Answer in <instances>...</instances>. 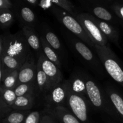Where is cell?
<instances>
[{
  "mask_svg": "<svg viewBox=\"0 0 123 123\" xmlns=\"http://www.w3.org/2000/svg\"><path fill=\"white\" fill-rule=\"evenodd\" d=\"M50 12L64 26L65 28L80 38L90 48L92 49L94 48L95 45L76 18L56 6L50 11Z\"/></svg>",
  "mask_w": 123,
  "mask_h": 123,
  "instance_id": "cell-4",
  "label": "cell"
},
{
  "mask_svg": "<svg viewBox=\"0 0 123 123\" xmlns=\"http://www.w3.org/2000/svg\"><path fill=\"white\" fill-rule=\"evenodd\" d=\"M37 70V61L36 62L34 52H32L28 58L19 70L18 85L36 82Z\"/></svg>",
  "mask_w": 123,
  "mask_h": 123,
  "instance_id": "cell-13",
  "label": "cell"
},
{
  "mask_svg": "<svg viewBox=\"0 0 123 123\" xmlns=\"http://www.w3.org/2000/svg\"><path fill=\"white\" fill-rule=\"evenodd\" d=\"M85 72V70L84 68L76 67L71 72L67 81L70 88L73 92L87 98Z\"/></svg>",
  "mask_w": 123,
  "mask_h": 123,
  "instance_id": "cell-12",
  "label": "cell"
},
{
  "mask_svg": "<svg viewBox=\"0 0 123 123\" xmlns=\"http://www.w3.org/2000/svg\"><path fill=\"white\" fill-rule=\"evenodd\" d=\"M12 106L4 102L2 98L0 97V117L1 120H2L6 117L8 116L13 111Z\"/></svg>",
  "mask_w": 123,
  "mask_h": 123,
  "instance_id": "cell-29",
  "label": "cell"
},
{
  "mask_svg": "<svg viewBox=\"0 0 123 123\" xmlns=\"http://www.w3.org/2000/svg\"><path fill=\"white\" fill-rule=\"evenodd\" d=\"M39 36L40 38L41 45H42V49L43 52V54L49 61L56 65L60 69H61L63 66H62L60 56L56 54V52L50 46V45L46 41L44 37L40 34Z\"/></svg>",
  "mask_w": 123,
  "mask_h": 123,
  "instance_id": "cell-20",
  "label": "cell"
},
{
  "mask_svg": "<svg viewBox=\"0 0 123 123\" xmlns=\"http://www.w3.org/2000/svg\"><path fill=\"white\" fill-rule=\"evenodd\" d=\"M52 1L56 7L71 14L74 18H76L79 13H80L78 10V8H76L72 2L68 0H52Z\"/></svg>",
  "mask_w": 123,
  "mask_h": 123,
  "instance_id": "cell-24",
  "label": "cell"
},
{
  "mask_svg": "<svg viewBox=\"0 0 123 123\" xmlns=\"http://www.w3.org/2000/svg\"><path fill=\"white\" fill-rule=\"evenodd\" d=\"M82 8L97 19L115 24L118 19L109 7V0H80Z\"/></svg>",
  "mask_w": 123,
  "mask_h": 123,
  "instance_id": "cell-5",
  "label": "cell"
},
{
  "mask_svg": "<svg viewBox=\"0 0 123 123\" xmlns=\"http://www.w3.org/2000/svg\"><path fill=\"white\" fill-rule=\"evenodd\" d=\"M14 1L10 0H0V10H13Z\"/></svg>",
  "mask_w": 123,
  "mask_h": 123,
  "instance_id": "cell-32",
  "label": "cell"
},
{
  "mask_svg": "<svg viewBox=\"0 0 123 123\" xmlns=\"http://www.w3.org/2000/svg\"><path fill=\"white\" fill-rule=\"evenodd\" d=\"M37 61V70L36 82L38 93L45 96L50 90V85L49 79L41 67L40 63Z\"/></svg>",
  "mask_w": 123,
  "mask_h": 123,
  "instance_id": "cell-19",
  "label": "cell"
},
{
  "mask_svg": "<svg viewBox=\"0 0 123 123\" xmlns=\"http://www.w3.org/2000/svg\"><path fill=\"white\" fill-rule=\"evenodd\" d=\"M21 28L26 42L28 43L31 49L33 50V52H34L37 58L40 54L42 52V49L40 38L39 34L37 32V28L28 26H25Z\"/></svg>",
  "mask_w": 123,
  "mask_h": 123,
  "instance_id": "cell-15",
  "label": "cell"
},
{
  "mask_svg": "<svg viewBox=\"0 0 123 123\" xmlns=\"http://www.w3.org/2000/svg\"><path fill=\"white\" fill-rule=\"evenodd\" d=\"M42 118L40 112L38 111H31L25 118L24 123H40Z\"/></svg>",
  "mask_w": 123,
  "mask_h": 123,
  "instance_id": "cell-30",
  "label": "cell"
},
{
  "mask_svg": "<svg viewBox=\"0 0 123 123\" xmlns=\"http://www.w3.org/2000/svg\"><path fill=\"white\" fill-rule=\"evenodd\" d=\"M68 92V83L67 80H64L61 83L53 87L44 96L46 107L55 108L66 106Z\"/></svg>",
  "mask_w": 123,
  "mask_h": 123,
  "instance_id": "cell-9",
  "label": "cell"
},
{
  "mask_svg": "<svg viewBox=\"0 0 123 123\" xmlns=\"http://www.w3.org/2000/svg\"><path fill=\"white\" fill-rule=\"evenodd\" d=\"M0 64L9 71L20 69L22 66L20 62L16 59L10 57L7 55H4L0 57Z\"/></svg>",
  "mask_w": 123,
  "mask_h": 123,
  "instance_id": "cell-26",
  "label": "cell"
},
{
  "mask_svg": "<svg viewBox=\"0 0 123 123\" xmlns=\"http://www.w3.org/2000/svg\"><path fill=\"white\" fill-rule=\"evenodd\" d=\"M20 69L11 71L1 84V87L5 89H15L18 84V77Z\"/></svg>",
  "mask_w": 123,
  "mask_h": 123,
  "instance_id": "cell-25",
  "label": "cell"
},
{
  "mask_svg": "<svg viewBox=\"0 0 123 123\" xmlns=\"http://www.w3.org/2000/svg\"><path fill=\"white\" fill-rule=\"evenodd\" d=\"M92 19L98 26L100 30L103 32V34L108 38V40L111 41L118 46L119 34L118 31L114 27L113 24L97 19L93 16H92Z\"/></svg>",
  "mask_w": 123,
  "mask_h": 123,
  "instance_id": "cell-17",
  "label": "cell"
},
{
  "mask_svg": "<svg viewBox=\"0 0 123 123\" xmlns=\"http://www.w3.org/2000/svg\"><path fill=\"white\" fill-rule=\"evenodd\" d=\"M31 111H13L2 120L0 123H24L25 118Z\"/></svg>",
  "mask_w": 123,
  "mask_h": 123,
  "instance_id": "cell-23",
  "label": "cell"
},
{
  "mask_svg": "<svg viewBox=\"0 0 123 123\" xmlns=\"http://www.w3.org/2000/svg\"><path fill=\"white\" fill-rule=\"evenodd\" d=\"M16 19L13 10H0V25L4 31L8 30Z\"/></svg>",
  "mask_w": 123,
  "mask_h": 123,
  "instance_id": "cell-22",
  "label": "cell"
},
{
  "mask_svg": "<svg viewBox=\"0 0 123 123\" xmlns=\"http://www.w3.org/2000/svg\"><path fill=\"white\" fill-rule=\"evenodd\" d=\"M55 6L52 0H42L38 2V7L44 10H48L50 12Z\"/></svg>",
  "mask_w": 123,
  "mask_h": 123,
  "instance_id": "cell-31",
  "label": "cell"
},
{
  "mask_svg": "<svg viewBox=\"0 0 123 123\" xmlns=\"http://www.w3.org/2000/svg\"><path fill=\"white\" fill-rule=\"evenodd\" d=\"M44 112L50 115L60 123H82L66 106L46 107Z\"/></svg>",
  "mask_w": 123,
  "mask_h": 123,
  "instance_id": "cell-14",
  "label": "cell"
},
{
  "mask_svg": "<svg viewBox=\"0 0 123 123\" xmlns=\"http://www.w3.org/2000/svg\"><path fill=\"white\" fill-rule=\"evenodd\" d=\"M22 30L11 34L8 31L0 37V57L7 55L16 59L23 66L32 52Z\"/></svg>",
  "mask_w": 123,
  "mask_h": 123,
  "instance_id": "cell-3",
  "label": "cell"
},
{
  "mask_svg": "<svg viewBox=\"0 0 123 123\" xmlns=\"http://www.w3.org/2000/svg\"><path fill=\"white\" fill-rule=\"evenodd\" d=\"M76 19L94 45L110 46L109 40L94 21L92 15L86 12H80L76 16Z\"/></svg>",
  "mask_w": 123,
  "mask_h": 123,
  "instance_id": "cell-6",
  "label": "cell"
},
{
  "mask_svg": "<svg viewBox=\"0 0 123 123\" xmlns=\"http://www.w3.org/2000/svg\"><path fill=\"white\" fill-rule=\"evenodd\" d=\"M109 7L116 16L123 20V3L119 1L109 0Z\"/></svg>",
  "mask_w": 123,
  "mask_h": 123,
  "instance_id": "cell-28",
  "label": "cell"
},
{
  "mask_svg": "<svg viewBox=\"0 0 123 123\" xmlns=\"http://www.w3.org/2000/svg\"><path fill=\"white\" fill-rule=\"evenodd\" d=\"M37 29L38 30L39 34L44 37L50 46L60 56L62 66L67 67L68 65V54L65 46L56 34L52 31L50 26L45 23L38 24Z\"/></svg>",
  "mask_w": 123,
  "mask_h": 123,
  "instance_id": "cell-8",
  "label": "cell"
},
{
  "mask_svg": "<svg viewBox=\"0 0 123 123\" xmlns=\"http://www.w3.org/2000/svg\"><path fill=\"white\" fill-rule=\"evenodd\" d=\"M0 97L7 104L12 106L17 98V96L14 89H5L0 86Z\"/></svg>",
  "mask_w": 123,
  "mask_h": 123,
  "instance_id": "cell-27",
  "label": "cell"
},
{
  "mask_svg": "<svg viewBox=\"0 0 123 123\" xmlns=\"http://www.w3.org/2000/svg\"><path fill=\"white\" fill-rule=\"evenodd\" d=\"M13 10L16 19L18 20L21 28L28 26L37 28L38 24L36 14L31 7L24 4L22 0L14 1Z\"/></svg>",
  "mask_w": 123,
  "mask_h": 123,
  "instance_id": "cell-10",
  "label": "cell"
},
{
  "mask_svg": "<svg viewBox=\"0 0 123 123\" xmlns=\"http://www.w3.org/2000/svg\"><path fill=\"white\" fill-rule=\"evenodd\" d=\"M42 115V118L40 123H56V120L52 116L45 112Z\"/></svg>",
  "mask_w": 123,
  "mask_h": 123,
  "instance_id": "cell-33",
  "label": "cell"
},
{
  "mask_svg": "<svg viewBox=\"0 0 123 123\" xmlns=\"http://www.w3.org/2000/svg\"><path fill=\"white\" fill-rule=\"evenodd\" d=\"M37 95L31 94L20 96L17 97L16 100L12 105V108L14 111H31L36 103Z\"/></svg>",
  "mask_w": 123,
  "mask_h": 123,
  "instance_id": "cell-18",
  "label": "cell"
},
{
  "mask_svg": "<svg viewBox=\"0 0 123 123\" xmlns=\"http://www.w3.org/2000/svg\"><path fill=\"white\" fill-rule=\"evenodd\" d=\"M11 71L6 69L2 64H0V82H1V84L3 82L5 78H6V76L8 75V74Z\"/></svg>",
  "mask_w": 123,
  "mask_h": 123,
  "instance_id": "cell-34",
  "label": "cell"
},
{
  "mask_svg": "<svg viewBox=\"0 0 123 123\" xmlns=\"http://www.w3.org/2000/svg\"><path fill=\"white\" fill-rule=\"evenodd\" d=\"M61 34L70 50L81 63L98 79L106 77V72L97 54L80 38L68 31L61 29Z\"/></svg>",
  "mask_w": 123,
  "mask_h": 123,
  "instance_id": "cell-1",
  "label": "cell"
},
{
  "mask_svg": "<svg viewBox=\"0 0 123 123\" xmlns=\"http://www.w3.org/2000/svg\"><path fill=\"white\" fill-rule=\"evenodd\" d=\"M86 96L91 106L112 118H118L119 114L112 104L103 86L90 73L85 72Z\"/></svg>",
  "mask_w": 123,
  "mask_h": 123,
  "instance_id": "cell-2",
  "label": "cell"
},
{
  "mask_svg": "<svg viewBox=\"0 0 123 123\" xmlns=\"http://www.w3.org/2000/svg\"><path fill=\"white\" fill-rule=\"evenodd\" d=\"M91 106L87 98L74 93L68 85V92L66 107L82 123H91L88 117V108Z\"/></svg>",
  "mask_w": 123,
  "mask_h": 123,
  "instance_id": "cell-7",
  "label": "cell"
},
{
  "mask_svg": "<svg viewBox=\"0 0 123 123\" xmlns=\"http://www.w3.org/2000/svg\"><path fill=\"white\" fill-rule=\"evenodd\" d=\"M103 88L118 114L123 117V98L119 91L110 82H105Z\"/></svg>",
  "mask_w": 123,
  "mask_h": 123,
  "instance_id": "cell-16",
  "label": "cell"
},
{
  "mask_svg": "<svg viewBox=\"0 0 123 123\" xmlns=\"http://www.w3.org/2000/svg\"><path fill=\"white\" fill-rule=\"evenodd\" d=\"M14 91H15L17 97L31 94L37 95L39 94L37 82L19 84L15 88Z\"/></svg>",
  "mask_w": 123,
  "mask_h": 123,
  "instance_id": "cell-21",
  "label": "cell"
},
{
  "mask_svg": "<svg viewBox=\"0 0 123 123\" xmlns=\"http://www.w3.org/2000/svg\"><path fill=\"white\" fill-rule=\"evenodd\" d=\"M22 1L24 4L29 6L30 7H38V2H39V1L37 0H22Z\"/></svg>",
  "mask_w": 123,
  "mask_h": 123,
  "instance_id": "cell-35",
  "label": "cell"
},
{
  "mask_svg": "<svg viewBox=\"0 0 123 123\" xmlns=\"http://www.w3.org/2000/svg\"><path fill=\"white\" fill-rule=\"evenodd\" d=\"M37 61L40 63L42 69L49 79L50 90L64 80L61 69L46 57L43 50L37 58Z\"/></svg>",
  "mask_w": 123,
  "mask_h": 123,
  "instance_id": "cell-11",
  "label": "cell"
}]
</instances>
